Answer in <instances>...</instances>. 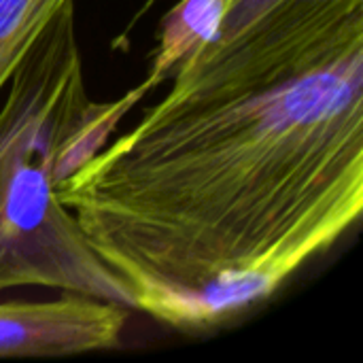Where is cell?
Segmentation results:
<instances>
[{
	"instance_id": "cell-1",
	"label": "cell",
	"mask_w": 363,
	"mask_h": 363,
	"mask_svg": "<svg viewBox=\"0 0 363 363\" xmlns=\"http://www.w3.org/2000/svg\"><path fill=\"white\" fill-rule=\"evenodd\" d=\"M134 311L187 336L264 308L363 213V6L253 43L57 183Z\"/></svg>"
},
{
	"instance_id": "cell-2",
	"label": "cell",
	"mask_w": 363,
	"mask_h": 363,
	"mask_svg": "<svg viewBox=\"0 0 363 363\" xmlns=\"http://www.w3.org/2000/svg\"><path fill=\"white\" fill-rule=\"evenodd\" d=\"M0 104V294L45 287L134 311L130 287L60 202L68 153L94 100L83 77L77 0H66L13 70Z\"/></svg>"
},
{
	"instance_id": "cell-3",
	"label": "cell",
	"mask_w": 363,
	"mask_h": 363,
	"mask_svg": "<svg viewBox=\"0 0 363 363\" xmlns=\"http://www.w3.org/2000/svg\"><path fill=\"white\" fill-rule=\"evenodd\" d=\"M130 308L77 294L0 302V357H68L121 347Z\"/></svg>"
},
{
	"instance_id": "cell-4",
	"label": "cell",
	"mask_w": 363,
	"mask_h": 363,
	"mask_svg": "<svg viewBox=\"0 0 363 363\" xmlns=\"http://www.w3.org/2000/svg\"><path fill=\"white\" fill-rule=\"evenodd\" d=\"M225 4L228 0H179L164 15L157 32V45L151 51L149 72L145 81L130 91L136 102L168 81L187 55L213 38Z\"/></svg>"
},
{
	"instance_id": "cell-5",
	"label": "cell",
	"mask_w": 363,
	"mask_h": 363,
	"mask_svg": "<svg viewBox=\"0 0 363 363\" xmlns=\"http://www.w3.org/2000/svg\"><path fill=\"white\" fill-rule=\"evenodd\" d=\"M66 0H0V96L28 49Z\"/></svg>"
},
{
	"instance_id": "cell-6",
	"label": "cell",
	"mask_w": 363,
	"mask_h": 363,
	"mask_svg": "<svg viewBox=\"0 0 363 363\" xmlns=\"http://www.w3.org/2000/svg\"><path fill=\"white\" fill-rule=\"evenodd\" d=\"M281 2H285V0H228L225 11L221 15V21L217 26V32L213 34V38L198 51L187 55L181 64L200 62V60H208V57L223 53L234 43H238L262 17H266L270 11H274Z\"/></svg>"
}]
</instances>
